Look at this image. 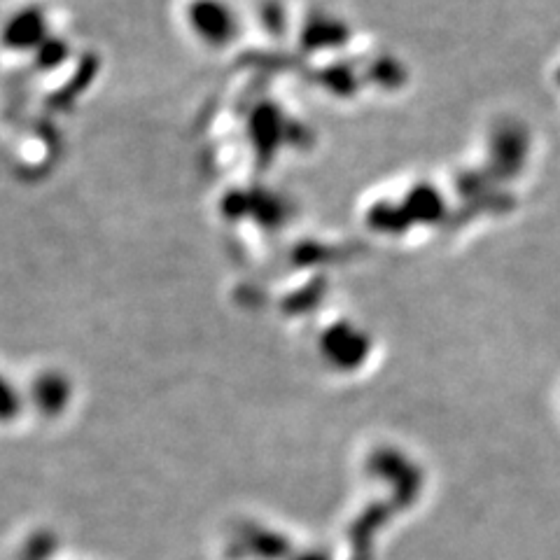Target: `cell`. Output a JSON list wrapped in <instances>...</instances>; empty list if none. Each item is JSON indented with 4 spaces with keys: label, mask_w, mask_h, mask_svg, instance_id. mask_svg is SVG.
<instances>
[{
    "label": "cell",
    "mask_w": 560,
    "mask_h": 560,
    "mask_svg": "<svg viewBox=\"0 0 560 560\" xmlns=\"http://www.w3.org/2000/svg\"><path fill=\"white\" fill-rule=\"evenodd\" d=\"M185 19L192 24L196 40L220 47L234 38L236 14L227 0H189L185 5Z\"/></svg>",
    "instance_id": "cell-1"
}]
</instances>
